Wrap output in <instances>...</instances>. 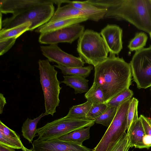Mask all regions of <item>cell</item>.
I'll return each instance as SVG.
<instances>
[{
  "label": "cell",
  "instance_id": "obj_30",
  "mask_svg": "<svg viewBox=\"0 0 151 151\" xmlns=\"http://www.w3.org/2000/svg\"><path fill=\"white\" fill-rule=\"evenodd\" d=\"M130 147L128 137L125 132L110 151H128Z\"/></svg>",
  "mask_w": 151,
  "mask_h": 151
},
{
  "label": "cell",
  "instance_id": "obj_15",
  "mask_svg": "<svg viewBox=\"0 0 151 151\" xmlns=\"http://www.w3.org/2000/svg\"><path fill=\"white\" fill-rule=\"evenodd\" d=\"M0 144L14 149H21L23 144L19 136L0 121Z\"/></svg>",
  "mask_w": 151,
  "mask_h": 151
},
{
  "label": "cell",
  "instance_id": "obj_12",
  "mask_svg": "<svg viewBox=\"0 0 151 151\" xmlns=\"http://www.w3.org/2000/svg\"><path fill=\"white\" fill-rule=\"evenodd\" d=\"M32 146L33 151H92L83 145L58 139L49 140L37 139L34 141Z\"/></svg>",
  "mask_w": 151,
  "mask_h": 151
},
{
  "label": "cell",
  "instance_id": "obj_26",
  "mask_svg": "<svg viewBox=\"0 0 151 151\" xmlns=\"http://www.w3.org/2000/svg\"><path fill=\"white\" fill-rule=\"evenodd\" d=\"M147 39L148 37L145 33H137L134 37L129 42L128 47L130 51L140 50L146 45Z\"/></svg>",
  "mask_w": 151,
  "mask_h": 151
},
{
  "label": "cell",
  "instance_id": "obj_20",
  "mask_svg": "<svg viewBox=\"0 0 151 151\" xmlns=\"http://www.w3.org/2000/svg\"><path fill=\"white\" fill-rule=\"evenodd\" d=\"M91 127H88L73 131L59 137L58 139L82 145L83 142L90 138L89 131Z\"/></svg>",
  "mask_w": 151,
  "mask_h": 151
},
{
  "label": "cell",
  "instance_id": "obj_18",
  "mask_svg": "<svg viewBox=\"0 0 151 151\" xmlns=\"http://www.w3.org/2000/svg\"><path fill=\"white\" fill-rule=\"evenodd\" d=\"M63 77L64 79L61 83L73 88L76 94L86 93L88 91L89 81L86 78L76 75L64 76Z\"/></svg>",
  "mask_w": 151,
  "mask_h": 151
},
{
  "label": "cell",
  "instance_id": "obj_14",
  "mask_svg": "<svg viewBox=\"0 0 151 151\" xmlns=\"http://www.w3.org/2000/svg\"><path fill=\"white\" fill-rule=\"evenodd\" d=\"M49 0H1L0 12L14 14L41 4Z\"/></svg>",
  "mask_w": 151,
  "mask_h": 151
},
{
  "label": "cell",
  "instance_id": "obj_27",
  "mask_svg": "<svg viewBox=\"0 0 151 151\" xmlns=\"http://www.w3.org/2000/svg\"><path fill=\"white\" fill-rule=\"evenodd\" d=\"M138 101L136 98L131 99L127 114L126 130L128 131L131 124L139 118L137 108Z\"/></svg>",
  "mask_w": 151,
  "mask_h": 151
},
{
  "label": "cell",
  "instance_id": "obj_7",
  "mask_svg": "<svg viewBox=\"0 0 151 151\" xmlns=\"http://www.w3.org/2000/svg\"><path fill=\"white\" fill-rule=\"evenodd\" d=\"M131 99L118 107L114 119L92 151H110L126 130L127 114Z\"/></svg>",
  "mask_w": 151,
  "mask_h": 151
},
{
  "label": "cell",
  "instance_id": "obj_11",
  "mask_svg": "<svg viewBox=\"0 0 151 151\" xmlns=\"http://www.w3.org/2000/svg\"><path fill=\"white\" fill-rule=\"evenodd\" d=\"M107 11L106 9H98L93 11H84L74 7L70 3L62 7H58L48 22L60 19L77 17H82L95 21L104 18Z\"/></svg>",
  "mask_w": 151,
  "mask_h": 151
},
{
  "label": "cell",
  "instance_id": "obj_24",
  "mask_svg": "<svg viewBox=\"0 0 151 151\" xmlns=\"http://www.w3.org/2000/svg\"><path fill=\"white\" fill-rule=\"evenodd\" d=\"M85 98L92 104L105 103L103 91L101 87L93 83V85L85 93Z\"/></svg>",
  "mask_w": 151,
  "mask_h": 151
},
{
  "label": "cell",
  "instance_id": "obj_28",
  "mask_svg": "<svg viewBox=\"0 0 151 151\" xmlns=\"http://www.w3.org/2000/svg\"><path fill=\"white\" fill-rule=\"evenodd\" d=\"M133 94L132 90L129 88L126 89L113 97L106 104L108 106L118 107L122 102L131 99Z\"/></svg>",
  "mask_w": 151,
  "mask_h": 151
},
{
  "label": "cell",
  "instance_id": "obj_33",
  "mask_svg": "<svg viewBox=\"0 0 151 151\" xmlns=\"http://www.w3.org/2000/svg\"><path fill=\"white\" fill-rule=\"evenodd\" d=\"M139 118L142 122L145 134L151 136V119L142 114Z\"/></svg>",
  "mask_w": 151,
  "mask_h": 151
},
{
  "label": "cell",
  "instance_id": "obj_39",
  "mask_svg": "<svg viewBox=\"0 0 151 151\" xmlns=\"http://www.w3.org/2000/svg\"></svg>",
  "mask_w": 151,
  "mask_h": 151
},
{
  "label": "cell",
  "instance_id": "obj_25",
  "mask_svg": "<svg viewBox=\"0 0 151 151\" xmlns=\"http://www.w3.org/2000/svg\"><path fill=\"white\" fill-rule=\"evenodd\" d=\"M118 108L108 106L106 110L102 114L94 119L95 122L108 127L114 119Z\"/></svg>",
  "mask_w": 151,
  "mask_h": 151
},
{
  "label": "cell",
  "instance_id": "obj_5",
  "mask_svg": "<svg viewBox=\"0 0 151 151\" xmlns=\"http://www.w3.org/2000/svg\"><path fill=\"white\" fill-rule=\"evenodd\" d=\"M77 50L85 63L94 66L106 59L109 52L100 33L91 29L85 30L79 37Z\"/></svg>",
  "mask_w": 151,
  "mask_h": 151
},
{
  "label": "cell",
  "instance_id": "obj_4",
  "mask_svg": "<svg viewBox=\"0 0 151 151\" xmlns=\"http://www.w3.org/2000/svg\"><path fill=\"white\" fill-rule=\"evenodd\" d=\"M38 63L40 82L44 95L46 115L53 116L59 105V95L62 88L57 77L58 71L48 59L39 60Z\"/></svg>",
  "mask_w": 151,
  "mask_h": 151
},
{
  "label": "cell",
  "instance_id": "obj_34",
  "mask_svg": "<svg viewBox=\"0 0 151 151\" xmlns=\"http://www.w3.org/2000/svg\"><path fill=\"white\" fill-rule=\"evenodd\" d=\"M6 104V99L4 95L1 93H0V114H1L3 112V109L4 105Z\"/></svg>",
  "mask_w": 151,
  "mask_h": 151
},
{
  "label": "cell",
  "instance_id": "obj_13",
  "mask_svg": "<svg viewBox=\"0 0 151 151\" xmlns=\"http://www.w3.org/2000/svg\"><path fill=\"white\" fill-rule=\"evenodd\" d=\"M122 29L116 24L107 25L100 33L104 40L110 55H118L123 48Z\"/></svg>",
  "mask_w": 151,
  "mask_h": 151
},
{
  "label": "cell",
  "instance_id": "obj_6",
  "mask_svg": "<svg viewBox=\"0 0 151 151\" xmlns=\"http://www.w3.org/2000/svg\"><path fill=\"white\" fill-rule=\"evenodd\" d=\"M95 120L88 118L82 119L66 116L48 122L43 126L37 129L38 139L49 140L59 137L73 131L93 126Z\"/></svg>",
  "mask_w": 151,
  "mask_h": 151
},
{
  "label": "cell",
  "instance_id": "obj_19",
  "mask_svg": "<svg viewBox=\"0 0 151 151\" xmlns=\"http://www.w3.org/2000/svg\"><path fill=\"white\" fill-rule=\"evenodd\" d=\"M46 116L45 113L33 119L27 118L24 122L22 127V132L23 137L29 143H32L36 134L37 125L41 119Z\"/></svg>",
  "mask_w": 151,
  "mask_h": 151
},
{
  "label": "cell",
  "instance_id": "obj_31",
  "mask_svg": "<svg viewBox=\"0 0 151 151\" xmlns=\"http://www.w3.org/2000/svg\"><path fill=\"white\" fill-rule=\"evenodd\" d=\"M17 38L10 37L0 40V55L7 52L13 46Z\"/></svg>",
  "mask_w": 151,
  "mask_h": 151
},
{
  "label": "cell",
  "instance_id": "obj_16",
  "mask_svg": "<svg viewBox=\"0 0 151 151\" xmlns=\"http://www.w3.org/2000/svg\"><path fill=\"white\" fill-rule=\"evenodd\" d=\"M130 147L145 148L143 139L145 132L140 119H138L131 124L127 132Z\"/></svg>",
  "mask_w": 151,
  "mask_h": 151
},
{
  "label": "cell",
  "instance_id": "obj_32",
  "mask_svg": "<svg viewBox=\"0 0 151 151\" xmlns=\"http://www.w3.org/2000/svg\"><path fill=\"white\" fill-rule=\"evenodd\" d=\"M69 3L75 8L84 11H93L99 9L88 3L87 1H70Z\"/></svg>",
  "mask_w": 151,
  "mask_h": 151
},
{
  "label": "cell",
  "instance_id": "obj_38",
  "mask_svg": "<svg viewBox=\"0 0 151 151\" xmlns=\"http://www.w3.org/2000/svg\"><path fill=\"white\" fill-rule=\"evenodd\" d=\"M150 90H151V88L150 89Z\"/></svg>",
  "mask_w": 151,
  "mask_h": 151
},
{
  "label": "cell",
  "instance_id": "obj_9",
  "mask_svg": "<svg viewBox=\"0 0 151 151\" xmlns=\"http://www.w3.org/2000/svg\"><path fill=\"white\" fill-rule=\"evenodd\" d=\"M84 26L79 24L56 30L41 33L39 41L42 44L53 45L62 42L72 43L84 32Z\"/></svg>",
  "mask_w": 151,
  "mask_h": 151
},
{
  "label": "cell",
  "instance_id": "obj_17",
  "mask_svg": "<svg viewBox=\"0 0 151 151\" xmlns=\"http://www.w3.org/2000/svg\"><path fill=\"white\" fill-rule=\"evenodd\" d=\"M88 20L86 18L77 17L48 22L38 27L35 30L41 34L58 30L73 25L79 24Z\"/></svg>",
  "mask_w": 151,
  "mask_h": 151
},
{
  "label": "cell",
  "instance_id": "obj_36",
  "mask_svg": "<svg viewBox=\"0 0 151 151\" xmlns=\"http://www.w3.org/2000/svg\"><path fill=\"white\" fill-rule=\"evenodd\" d=\"M21 149L22 150V151H33L32 149H28L25 147L24 145L23 146Z\"/></svg>",
  "mask_w": 151,
  "mask_h": 151
},
{
  "label": "cell",
  "instance_id": "obj_3",
  "mask_svg": "<svg viewBox=\"0 0 151 151\" xmlns=\"http://www.w3.org/2000/svg\"><path fill=\"white\" fill-rule=\"evenodd\" d=\"M53 0L27 9L9 18L1 20V14L0 30L3 28H11L23 23L31 22L32 25L29 31L36 28L48 22L55 13Z\"/></svg>",
  "mask_w": 151,
  "mask_h": 151
},
{
  "label": "cell",
  "instance_id": "obj_23",
  "mask_svg": "<svg viewBox=\"0 0 151 151\" xmlns=\"http://www.w3.org/2000/svg\"><path fill=\"white\" fill-rule=\"evenodd\" d=\"M54 66L60 69L64 76L76 75L85 78L89 76L93 69V67L92 65L86 67L71 68H66L58 65Z\"/></svg>",
  "mask_w": 151,
  "mask_h": 151
},
{
  "label": "cell",
  "instance_id": "obj_35",
  "mask_svg": "<svg viewBox=\"0 0 151 151\" xmlns=\"http://www.w3.org/2000/svg\"><path fill=\"white\" fill-rule=\"evenodd\" d=\"M0 151H16L14 149L0 144Z\"/></svg>",
  "mask_w": 151,
  "mask_h": 151
},
{
  "label": "cell",
  "instance_id": "obj_21",
  "mask_svg": "<svg viewBox=\"0 0 151 151\" xmlns=\"http://www.w3.org/2000/svg\"><path fill=\"white\" fill-rule=\"evenodd\" d=\"M31 22H27L8 29L0 30V40L10 37L17 39L25 32L29 31L32 25Z\"/></svg>",
  "mask_w": 151,
  "mask_h": 151
},
{
  "label": "cell",
  "instance_id": "obj_22",
  "mask_svg": "<svg viewBox=\"0 0 151 151\" xmlns=\"http://www.w3.org/2000/svg\"><path fill=\"white\" fill-rule=\"evenodd\" d=\"M92 104L87 101L82 104L73 106L70 108L67 117L77 119H85L91 108Z\"/></svg>",
  "mask_w": 151,
  "mask_h": 151
},
{
  "label": "cell",
  "instance_id": "obj_10",
  "mask_svg": "<svg viewBox=\"0 0 151 151\" xmlns=\"http://www.w3.org/2000/svg\"><path fill=\"white\" fill-rule=\"evenodd\" d=\"M43 55L49 62L68 68L83 67L85 63L79 57H76L62 50L57 44L40 46Z\"/></svg>",
  "mask_w": 151,
  "mask_h": 151
},
{
  "label": "cell",
  "instance_id": "obj_2",
  "mask_svg": "<svg viewBox=\"0 0 151 151\" xmlns=\"http://www.w3.org/2000/svg\"><path fill=\"white\" fill-rule=\"evenodd\" d=\"M94 67L93 83L99 86L104 94L105 103L125 90L132 84L129 63L115 55H110Z\"/></svg>",
  "mask_w": 151,
  "mask_h": 151
},
{
  "label": "cell",
  "instance_id": "obj_8",
  "mask_svg": "<svg viewBox=\"0 0 151 151\" xmlns=\"http://www.w3.org/2000/svg\"><path fill=\"white\" fill-rule=\"evenodd\" d=\"M132 76L137 88L151 86V45L135 51L130 63Z\"/></svg>",
  "mask_w": 151,
  "mask_h": 151
},
{
  "label": "cell",
  "instance_id": "obj_37",
  "mask_svg": "<svg viewBox=\"0 0 151 151\" xmlns=\"http://www.w3.org/2000/svg\"><path fill=\"white\" fill-rule=\"evenodd\" d=\"M149 35H150V38L151 39V30L150 33L149 34Z\"/></svg>",
  "mask_w": 151,
  "mask_h": 151
},
{
  "label": "cell",
  "instance_id": "obj_29",
  "mask_svg": "<svg viewBox=\"0 0 151 151\" xmlns=\"http://www.w3.org/2000/svg\"><path fill=\"white\" fill-rule=\"evenodd\" d=\"M108 106L105 103L92 104V106L86 115V118L94 119L102 114L106 110Z\"/></svg>",
  "mask_w": 151,
  "mask_h": 151
},
{
  "label": "cell",
  "instance_id": "obj_1",
  "mask_svg": "<svg viewBox=\"0 0 151 151\" xmlns=\"http://www.w3.org/2000/svg\"><path fill=\"white\" fill-rule=\"evenodd\" d=\"M99 9H106L104 18L126 21L150 34L151 30V0H88Z\"/></svg>",
  "mask_w": 151,
  "mask_h": 151
}]
</instances>
